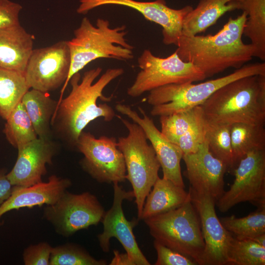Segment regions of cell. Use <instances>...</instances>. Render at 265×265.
<instances>
[{
	"instance_id": "9c48e42d",
	"label": "cell",
	"mask_w": 265,
	"mask_h": 265,
	"mask_svg": "<svg viewBox=\"0 0 265 265\" xmlns=\"http://www.w3.org/2000/svg\"><path fill=\"white\" fill-rule=\"evenodd\" d=\"M105 213L96 196L89 192H64L53 204L47 205L43 216L59 235L68 237L79 230L98 224Z\"/></svg>"
},
{
	"instance_id": "8d00e7d4",
	"label": "cell",
	"mask_w": 265,
	"mask_h": 265,
	"mask_svg": "<svg viewBox=\"0 0 265 265\" xmlns=\"http://www.w3.org/2000/svg\"><path fill=\"white\" fill-rule=\"evenodd\" d=\"M14 186L7 177L6 174L0 172V206L10 197Z\"/></svg>"
},
{
	"instance_id": "d6a6232c",
	"label": "cell",
	"mask_w": 265,
	"mask_h": 265,
	"mask_svg": "<svg viewBox=\"0 0 265 265\" xmlns=\"http://www.w3.org/2000/svg\"><path fill=\"white\" fill-rule=\"evenodd\" d=\"M154 247L157 253L155 265H196V262L191 258L175 251L156 240Z\"/></svg>"
},
{
	"instance_id": "ffe728a7",
	"label": "cell",
	"mask_w": 265,
	"mask_h": 265,
	"mask_svg": "<svg viewBox=\"0 0 265 265\" xmlns=\"http://www.w3.org/2000/svg\"><path fill=\"white\" fill-rule=\"evenodd\" d=\"M33 37L20 24L0 28V67L25 72Z\"/></svg>"
},
{
	"instance_id": "5b68a950",
	"label": "cell",
	"mask_w": 265,
	"mask_h": 265,
	"mask_svg": "<svg viewBox=\"0 0 265 265\" xmlns=\"http://www.w3.org/2000/svg\"><path fill=\"white\" fill-rule=\"evenodd\" d=\"M265 75V62L245 64L225 76L198 84H169L149 91L147 101L152 106L151 114L160 116L186 111L201 106L214 92L237 79Z\"/></svg>"
},
{
	"instance_id": "7a4b0ae2",
	"label": "cell",
	"mask_w": 265,
	"mask_h": 265,
	"mask_svg": "<svg viewBox=\"0 0 265 265\" xmlns=\"http://www.w3.org/2000/svg\"><path fill=\"white\" fill-rule=\"evenodd\" d=\"M246 12L230 17L214 35L181 36L175 51L184 61L197 67L206 78L229 68L238 69L252 59L255 49L242 40Z\"/></svg>"
},
{
	"instance_id": "9a60e30c",
	"label": "cell",
	"mask_w": 265,
	"mask_h": 265,
	"mask_svg": "<svg viewBox=\"0 0 265 265\" xmlns=\"http://www.w3.org/2000/svg\"><path fill=\"white\" fill-rule=\"evenodd\" d=\"M190 199L199 217L205 242L202 265H227V253L233 236L222 225L210 196L196 193L190 188Z\"/></svg>"
},
{
	"instance_id": "d590c367",
	"label": "cell",
	"mask_w": 265,
	"mask_h": 265,
	"mask_svg": "<svg viewBox=\"0 0 265 265\" xmlns=\"http://www.w3.org/2000/svg\"><path fill=\"white\" fill-rule=\"evenodd\" d=\"M22 6L9 0H0V28L17 25Z\"/></svg>"
},
{
	"instance_id": "836d02e7",
	"label": "cell",
	"mask_w": 265,
	"mask_h": 265,
	"mask_svg": "<svg viewBox=\"0 0 265 265\" xmlns=\"http://www.w3.org/2000/svg\"><path fill=\"white\" fill-rule=\"evenodd\" d=\"M206 124L205 121L196 128L181 136L175 142L181 149L183 155L196 152L206 139Z\"/></svg>"
},
{
	"instance_id": "52a82bcc",
	"label": "cell",
	"mask_w": 265,
	"mask_h": 265,
	"mask_svg": "<svg viewBox=\"0 0 265 265\" xmlns=\"http://www.w3.org/2000/svg\"><path fill=\"white\" fill-rule=\"evenodd\" d=\"M127 128V136L118 138L117 145L122 153L126 168V179L132 187L140 220L146 198L159 177L160 165L142 128L117 115Z\"/></svg>"
},
{
	"instance_id": "cb8c5ba5",
	"label": "cell",
	"mask_w": 265,
	"mask_h": 265,
	"mask_svg": "<svg viewBox=\"0 0 265 265\" xmlns=\"http://www.w3.org/2000/svg\"><path fill=\"white\" fill-rule=\"evenodd\" d=\"M230 136L236 167L250 152L265 150L264 124L234 123L231 125Z\"/></svg>"
},
{
	"instance_id": "ba28073f",
	"label": "cell",
	"mask_w": 265,
	"mask_h": 265,
	"mask_svg": "<svg viewBox=\"0 0 265 265\" xmlns=\"http://www.w3.org/2000/svg\"><path fill=\"white\" fill-rule=\"evenodd\" d=\"M137 62L140 71L127 89L128 95L133 98L165 85L193 82L206 79L197 67L182 60L176 51L167 57L161 58L145 49Z\"/></svg>"
},
{
	"instance_id": "603a6c76",
	"label": "cell",
	"mask_w": 265,
	"mask_h": 265,
	"mask_svg": "<svg viewBox=\"0 0 265 265\" xmlns=\"http://www.w3.org/2000/svg\"><path fill=\"white\" fill-rule=\"evenodd\" d=\"M21 102L38 137L51 139V121L57 101L52 99L48 92L31 88L24 94Z\"/></svg>"
},
{
	"instance_id": "5bb4252c",
	"label": "cell",
	"mask_w": 265,
	"mask_h": 265,
	"mask_svg": "<svg viewBox=\"0 0 265 265\" xmlns=\"http://www.w3.org/2000/svg\"><path fill=\"white\" fill-rule=\"evenodd\" d=\"M77 9L79 14H86L90 10L105 5H117L132 8L147 20L160 26L162 41L166 45L177 46L182 36L184 18L193 8L190 5L175 9L167 6L165 0L138 1L134 0H80Z\"/></svg>"
},
{
	"instance_id": "7402d4cb",
	"label": "cell",
	"mask_w": 265,
	"mask_h": 265,
	"mask_svg": "<svg viewBox=\"0 0 265 265\" xmlns=\"http://www.w3.org/2000/svg\"><path fill=\"white\" fill-rule=\"evenodd\" d=\"M147 195L140 220L175 209L190 199L185 188L170 180L159 177Z\"/></svg>"
},
{
	"instance_id": "3957f363",
	"label": "cell",
	"mask_w": 265,
	"mask_h": 265,
	"mask_svg": "<svg viewBox=\"0 0 265 265\" xmlns=\"http://www.w3.org/2000/svg\"><path fill=\"white\" fill-rule=\"evenodd\" d=\"M201 106L206 121L211 124H264L265 75L231 81L214 92Z\"/></svg>"
},
{
	"instance_id": "8fae6325",
	"label": "cell",
	"mask_w": 265,
	"mask_h": 265,
	"mask_svg": "<svg viewBox=\"0 0 265 265\" xmlns=\"http://www.w3.org/2000/svg\"><path fill=\"white\" fill-rule=\"evenodd\" d=\"M235 180L216 204L226 212L235 205L249 202L257 208H265V150L253 151L240 159L234 169Z\"/></svg>"
},
{
	"instance_id": "4316f807",
	"label": "cell",
	"mask_w": 265,
	"mask_h": 265,
	"mask_svg": "<svg viewBox=\"0 0 265 265\" xmlns=\"http://www.w3.org/2000/svg\"><path fill=\"white\" fill-rule=\"evenodd\" d=\"M205 121L201 106L190 109L159 116L161 133L175 143L182 136Z\"/></svg>"
},
{
	"instance_id": "ac0fdd59",
	"label": "cell",
	"mask_w": 265,
	"mask_h": 265,
	"mask_svg": "<svg viewBox=\"0 0 265 265\" xmlns=\"http://www.w3.org/2000/svg\"><path fill=\"white\" fill-rule=\"evenodd\" d=\"M57 149L51 139L40 137L17 149L16 162L6 174L12 185L28 186L42 182L47 165L52 164Z\"/></svg>"
},
{
	"instance_id": "44dd1931",
	"label": "cell",
	"mask_w": 265,
	"mask_h": 265,
	"mask_svg": "<svg viewBox=\"0 0 265 265\" xmlns=\"http://www.w3.org/2000/svg\"><path fill=\"white\" fill-rule=\"evenodd\" d=\"M244 0H199L184 18L182 34L197 35L214 25L226 12L241 10V2Z\"/></svg>"
},
{
	"instance_id": "d6986e66",
	"label": "cell",
	"mask_w": 265,
	"mask_h": 265,
	"mask_svg": "<svg viewBox=\"0 0 265 265\" xmlns=\"http://www.w3.org/2000/svg\"><path fill=\"white\" fill-rule=\"evenodd\" d=\"M71 185L69 179L52 175L46 182L42 181L28 186H14L10 197L0 206V218L13 210L53 205Z\"/></svg>"
},
{
	"instance_id": "e0dca14e",
	"label": "cell",
	"mask_w": 265,
	"mask_h": 265,
	"mask_svg": "<svg viewBox=\"0 0 265 265\" xmlns=\"http://www.w3.org/2000/svg\"><path fill=\"white\" fill-rule=\"evenodd\" d=\"M115 109L142 128L159 161L163 177L185 188L181 168V160L183 153L180 147L170 141L158 129L153 120L148 116L141 107H138V110L142 117H140L135 110L126 105L117 104Z\"/></svg>"
},
{
	"instance_id": "d4e9b609",
	"label": "cell",
	"mask_w": 265,
	"mask_h": 265,
	"mask_svg": "<svg viewBox=\"0 0 265 265\" xmlns=\"http://www.w3.org/2000/svg\"><path fill=\"white\" fill-rule=\"evenodd\" d=\"M241 10L247 14L243 35L255 49L254 56L265 60V0H244Z\"/></svg>"
},
{
	"instance_id": "f546056e",
	"label": "cell",
	"mask_w": 265,
	"mask_h": 265,
	"mask_svg": "<svg viewBox=\"0 0 265 265\" xmlns=\"http://www.w3.org/2000/svg\"><path fill=\"white\" fill-rule=\"evenodd\" d=\"M230 128L229 125L213 124L207 122L206 138L210 152L223 162L227 172L233 173L236 165L231 146Z\"/></svg>"
},
{
	"instance_id": "4fadbf2b",
	"label": "cell",
	"mask_w": 265,
	"mask_h": 265,
	"mask_svg": "<svg viewBox=\"0 0 265 265\" xmlns=\"http://www.w3.org/2000/svg\"><path fill=\"white\" fill-rule=\"evenodd\" d=\"M113 184V203L110 209L105 212L101 220L103 231L97 236L100 247L103 252H109L110 240L112 238H115L122 245L133 265H150V262L139 248L133 234V229L138 220L134 219L129 221L123 211V201L132 200L134 198L133 192L132 190H125L118 183Z\"/></svg>"
},
{
	"instance_id": "30bf717a",
	"label": "cell",
	"mask_w": 265,
	"mask_h": 265,
	"mask_svg": "<svg viewBox=\"0 0 265 265\" xmlns=\"http://www.w3.org/2000/svg\"><path fill=\"white\" fill-rule=\"evenodd\" d=\"M76 146L83 155L80 162L82 169L97 181L113 184L126 180L124 158L115 137L97 138L82 131Z\"/></svg>"
},
{
	"instance_id": "83f0119b",
	"label": "cell",
	"mask_w": 265,
	"mask_h": 265,
	"mask_svg": "<svg viewBox=\"0 0 265 265\" xmlns=\"http://www.w3.org/2000/svg\"><path fill=\"white\" fill-rule=\"evenodd\" d=\"M3 132L8 142L18 149L38 138L21 101L5 120Z\"/></svg>"
},
{
	"instance_id": "1f68e13d",
	"label": "cell",
	"mask_w": 265,
	"mask_h": 265,
	"mask_svg": "<svg viewBox=\"0 0 265 265\" xmlns=\"http://www.w3.org/2000/svg\"><path fill=\"white\" fill-rule=\"evenodd\" d=\"M105 260H97L80 245L66 243L53 247L50 265H106Z\"/></svg>"
},
{
	"instance_id": "4dcf8cb0",
	"label": "cell",
	"mask_w": 265,
	"mask_h": 265,
	"mask_svg": "<svg viewBox=\"0 0 265 265\" xmlns=\"http://www.w3.org/2000/svg\"><path fill=\"white\" fill-rule=\"evenodd\" d=\"M227 259V265H265V247L252 239H238L233 236Z\"/></svg>"
},
{
	"instance_id": "7c38bea8",
	"label": "cell",
	"mask_w": 265,
	"mask_h": 265,
	"mask_svg": "<svg viewBox=\"0 0 265 265\" xmlns=\"http://www.w3.org/2000/svg\"><path fill=\"white\" fill-rule=\"evenodd\" d=\"M71 56L67 41L33 49L25 70L30 88L45 92L63 85L68 76Z\"/></svg>"
},
{
	"instance_id": "6da1fadb",
	"label": "cell",
	"mask_w": 265,
	"mask_h": 265,
	"mask_svg": "<svg viewBox=\"0 0 265 265\" xmlns=\"http://www.w3.org/2000/svg\"><path fill=\"white\" fill-rule=\"evenodd\" d=\"M102 68L98 67L85 72L81 78L80 73L70 80L71 90L57 106L51 121L56 133L72 146H76L80 133L89 123L102 117L110 122L116 116L113 109L106 104H97L99 98L109 101L103 92L112 80L122 75L121 68L107 69L98 80Z\"/></svg>"
},
{
	"instance_id": "8992f818",
	"label": "cell",
	"mask_w": 265,
	"mask_h": 265,
	"mask_svg": "<svg viewBox=\"0 0 265 265\" xmlns=\"http://www.w3.org/2000/svg\"><path fill=\"white\" fill-rule=\"evenodd\" d=\"M143 220L155 240L202 265L205 242L190 199L175 209Z\"/></svg>"
},
{
	"instance_id": "484cf974",
	"label": "cell",
	"mask_w": 265,
	"mask_h": 265,
	"mask_svg": "<svg viewBox=\"0 0 265 265\" xmlns=\"http://www.w3.org/2000/svg\"><path fill=\"white\" fill-rule=\"evenodd\" d=\"M29 89L25 72L0 67V117L5 120Z\"/></svg>"
},
{
	"instance_id": "277c9868",
	"label": "cell",
	"mask_w": 265,
	"mask_h": 265,
	"mask_svg": "<svg viewBox=\"0 0 265 265\" xmlns=\"http://www.w3.org/2000/svg\"><path fill=\"white\" fill-rule=\"evenodd\" d=\"M124 25L113 28L106 19L98 18L95 25L87 17L82 19L79 26L74 31V37L67 41L71 65L57 106L63 98L72 76L91 62L100 58L123 61L133 58V47L128 43Z\"/></svg>"
},
{
	"instance_id": "f1b7e54d",
	"label": "cell",
	"mask_w": 265,
	"mask_h": 265,
	"mask_svg": "<svg viewBox=\"0 0 265 265\" xmlns=\"http://www.w3.org/2000/svg\"><path fill=\"white\" fill-rule=\"evenodd\" d=\"M219 220L225 229L238 239H253L265 234V208H257L245 217L231 215Z\"/></svg>"
},
{
	"instance_id": "74e56055",
	"label": "cell",
	"mask_w": 265,
	"mask_h": 265,
	"mask_svg": "<svg viewBox=\"0 0 265 265\" xmlns=\"http://www.w3.org/2000/svg\"><path fill=\"white\" fill-rule=\"evenodd\" d=\"M114 256L109 265H133L127 254L120 253L118 250H114Z\"/></svg>"
},
{
	"instance_id": "f35d334b",
	"label": "cell",
	"mask_w": 265,
	"mask_h": 265,
	"mask_svg": "<svg viewBox=\"0 0 265 265\" xmlns=\"http://www.w3.org/2000/svg\"><path fill=\"white\" fill-rule=\"evenodd\" d=\"M252 240H254L260 245L265 247V234L259 235Z\"/></svg>"
},
{
	"instance_id": "2e32d148",
	"label": "cell",
	"mask_w": 265,
	"mask_h": 265,
	"mask_svg": "<svg viewBox=\"0 0 265 265\" xmlns=\"http://www.w3.org/2000/svg\"><path fill=\"white\" fill-rule=\"evenodd\" d=\"M190 188L217 200L225 192V165L210 152L206 138L195 153L183 155Z\"/></svg>"
},
{
	"instance_id": "e575fe53",
	"label": "cell",
	"mask_w": 265,
	"mask_h": 265,
	"mask_svg": "<svg viewBox=\"0 0 265 265\" xmlns=\"http://www.w3.org/2000/svg\"><path fill=\"white\" fill-rule=\"evenodd\" d=\"M53 247L47 242H41L26 247L23 253L25 265H50Z\"/></svg>"
}]
</instances>
